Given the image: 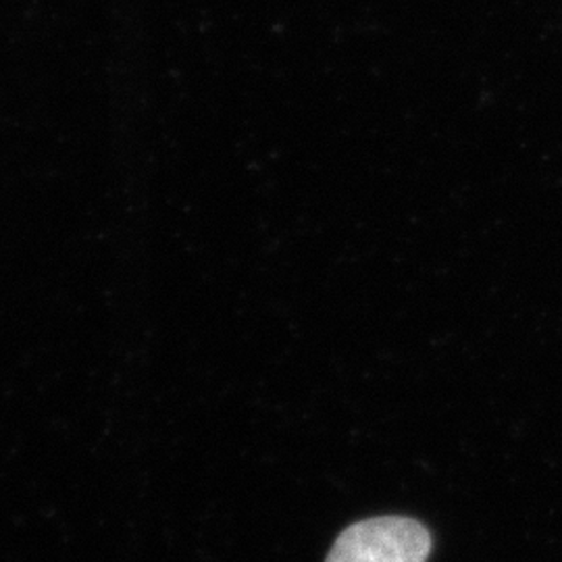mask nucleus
<instances>
[{
    "label": "nucleus",
    "instance_id": "nucleus-1",
    "mask_svg": "<svg viewBox=\"0 0 562 562\" xmlns=\"http://www.w3.org/2000/svg\"><path fill=\"white\" fill-rule=\"evenodd\" d=\"M431 536L406 517H378L344 529L325 562H425Z\"/></svg>",
    "mask_w": 562,
    "mask_h": 562
}]
</instances>
